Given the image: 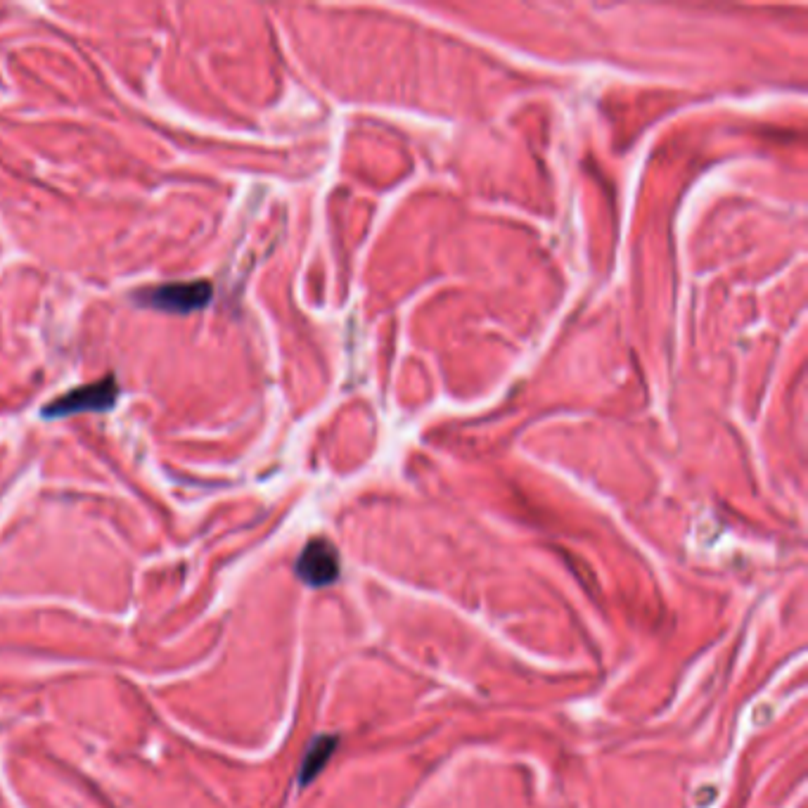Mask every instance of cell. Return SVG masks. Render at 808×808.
<instances>
[{"instance_id": "1", "label": "cell", "mask_w": 808, "mask_h": 808, "mask_svg": "<svg viewBox=\"0 0 808 808\" xmlns=\"http://www.w3.org/2000/svg\"><path fill=\"white\" fill-rule=\"evenodd\" d=\"M211 290L209 282L197 280V282H173V285H162V287H152V290H143L138 294L140 306H150V309L166 311V313H192L200 311L211 301Z\"/></svg>"}, {"instance_id": "2", "label": "cell", "mask_w": 808, "mask_h": 808, "mask_svg": "<svg viewBox=\"0 0 808 808\" xmlns=\"http://www.w3.org/2000/svg\"><path fill=\"white\" fill-rule=\"evenodd\" d=\"M119 387L114 377H105V380L86 384V387H79L69 394L60 396L53 403H48L43 408V415L48 420L53 418H69V415L76 413H105L117 403Z\"/></svg>"}, {"instance_id": "3", "label": "cell", "mask_w": 808, "mask_h": 808, "mask_svg": "<svg viewBox=\"0 0 808 808\" xmlns=\"http://www.w3.org/2000/svg\"><path fill=\"white\" fill-rule=\"evenodd\" d=\"M297 576L311 588H325L335 583L339 576V553L335 545L325 541V538H313L301 550L297 560Z\"/></svg>"}, {"instance_id": "4", "label": "cell", "mask_w": 808, "mask_h": 808, "mask_svg": "<svg viewBox=\"0 0 808 808\" xmlns=\"http://www.w3.org/2000/svg\"><path fill=\"white\" fill-rule=\"evenodd\" d=\"M335 747H337V740L330 735H320L311 742L309 752H306V756H304V763H301V775H299L301 785L311 782L320 771H323L325 763L330 761L332 752H335Z\"/></svg>"}]
</instances>
